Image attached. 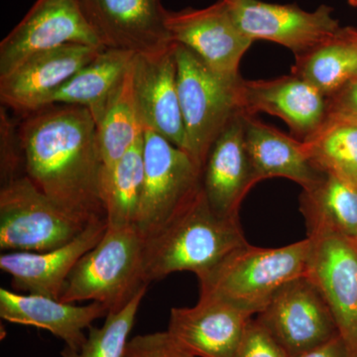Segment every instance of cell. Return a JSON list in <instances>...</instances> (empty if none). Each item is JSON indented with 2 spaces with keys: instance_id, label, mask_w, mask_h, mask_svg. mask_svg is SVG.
Instances as JSON below:
<instances>
[{
  "instance_id": "7c38bea8",
  "label": "cell",
  "mask_w": 357,
  "mask_h": 357,
  "mask_svg": "<svg viewBox=\"0 0 357 357\" xmlns=\"http://www.w3.org/2000/svg\"><path fill=\"white\" fill-rule=\"evenodd\" d=\"M103 48L66 44L32 54L0 77L1 105L22 116L49 107L54 93Z\"/></svg>"
},
{
  "instance_id": "d6a6232c",
  "label": "cell",
  "mask_w": 357,
  "mask_h": 357,
  "mask_svg": "<svg viewBox=\"0 0 357 357\" xmlns=\"http://www.w3.org/2000/svg\"><path fill=\"white\" fill-rule=\"evenodd\" d=\"M294 357H354L340 335Z\"/></svg>"
},
{
  "instance_id": "d4e9b609",
  "label": "cell",
  "mask_w": 357,
  "mask_h": 357,
  "mask_svg": "<svg viewBox=\"0 0 357 357\" xmlns=\"http://www.w3.org/2000/svg\"><path fill=\"white\" fill-rule=\"evenodd\" d=\"M132 64L112 91L102 119L96 124L102 161L100 176L112 170L144 134L134 91Z\"/></svg>"
},
{
  "instance_id": "d6986e66",
  "label": "cell",
  "mask_w": 357,
  "mask_h": 357,
  "mask_svg": "<svg viewBox=\"0 0 357 357\" xmlns=\"http://www.w3.org/2000/svg\"><path fill=\"white\" fill-rule=\"evenodd\" d=\"M241 109L278 116L288 124L299 140L318 130L328 114V100L318 89L302 77L291 74L269 81L241 83Z\"/></svg>"
},
{
  "instance_id": "30bf717a",
  "label": "cell",
  "mask_w": 357,
  "mask_h": 357,
  "mask_svg": "<svg viewBox=\"0 0 357 357\" xmlns=\"http://www.w3.org/2000/svg\"><path fill=\"white\" fill-rule=\"evenodd\" d=\"M66 44L105 47L79 0H37L0 43V77L32 54Z\"/></svg>"
},
{
  "instance_id": "2e32d148",
  "label": "cell",
  "mask_w": 357,
  "mask_h": 357,
  "mask_svg": "<svg viewBox=\"0 0 357 357\" xmlns=\"http://www.w3.org/2000/svg\"><path fill=\"white\" fill-rule=\"evenodd\" d=\"M132 69L136 102L145 129L185 151L175 43L156 53L135 55Z\"/></svg>"
},
{
  "instance_id": "8992f818",
  "label": "cell",
  "mask_w": 357,
  "mask_h": 357,
  "mask_svg": "<svg viewBox=\"0 0 357 357\" xmlns=\"http://www.w3.org/2000/svg\"><path fill=\"white\" fill-rule=\"evenodd\" d=\"M88 225L52 201L26 175L1 185V250L45 252L70 243Z\"/></svg>"
},
{
  "instance_id": "5bb4252c",
  "label": "cell",
  "mask_w": 357,
  "mask_h": 357,
  "mask_svg": "<svg viewBox=\"0 0 357 357\" xmlns=\"http://www.w3.org/2000/svg\"><path fill=\"white\" fill-rule=\"evenodd\" d=\"M103 46L135 55L156 53L173 43L161 0H79Z\"/></svg>"
},
{
  "instance_id": "277c9868",
  "label": "cell",
  "mask_w": 357,
  "mask_h": 357,
  "mask_svg": "<svg viewBox=\"0 0 357 357\" xmlns=\"http://www.w3.org/2000/svg\"><path fill=\"white\" fill-rule=\"evenodd\" d=\"M148 286L144 238L135 225L107 227L100 243L70 272L60 301L98 302L109 312H117Z\"/></svg>"
},
{
  "instance_id": "8fae6325",
  "label": "cell",
  "mask_w": 357,
  "mask_h": 357,
  "mask_svg": "<svg viewBox=\"0 0 357 357\" xmlns=\"http://www.w3.org/2000/svg\"><path fill=\"white\" fill-rule=\"evenodd\" d=\"M239 29L253 42L280 44L295 57L307 53L340 31L333 9L321 6L309 13L294 4L268 3L261 0H225Z\"/></svg>"
},
{
  "instance_id": "484cf974",
  "label": "cell",
  "mask_w": 357,
  "mask_h": 357,
  "mask_svg": "<svg viewBox=\"0 0 357 357\" xmlns=\"http://www.w3.org/2000/svg\"><path fill=\"white\" fill-rule=\"evenodd\" d=\"M144 134L109 172L100 176V190L107 227L135 225L144 183Z\"/></svg>"
},
{
  "instance_id": "cb8c5ba5",
  "label": "cell",
  "mask_w": 357,
  "mask_h": 357,
  "mask_svg": "<svg viewBox=\"0 0 357 357\" xmlns=\"http://www.w3.org/2000/svg\"><path fill=\"white\" fill-rule=\"evenodd\" d=\"M301 211L306 220L307 234L332 230L357 237V185L332 174L303 190Z\"/></svg>"
},
{
  "instance_id": "9a60e30c",
  "label": "cell",
  "mask_w": 357,
  "mask_h": 357,
  "mask_svg": "<svg viewBox=\"0 0 357 357\" xmlns=\"http://www.w3.org/2000/svg\"><path fill=\"white\" fill-rule=\"evenodd\" d=\"M252 314L227 301L199 295L194 307H172L168 333L196 357H234Z\"/></svg>"
},
{
  "instance_id": "d590c367",
  "label": "cell",
  "mask_w": 357,
  "mask_h": 357,
  "mask_svg": "<svg viewBox=\"0 0 357 357\" xmlns=\"http://www.w3.org/2000/svg\"><path fill=\"white\" fill-rule=\"evenodd\" d=\"M356 241H357V237H356Z\"/></svg>"
},
{
  "instance_id": "7a4b0ae2",
  "label": "cell",
  "mask_w": 357,
  "mask_h": 357,
  "mask_svg": "<svg viewBox=\"0 0 357 357\" xmlns=\"http://www.w3.org/2000/svg\"><path fill=\"white\" fill-rule=\"evenodd\" d=\"M248 243L238 220L220 217L203 189L152 236L144 239L149 284L176 272L201 276Z\"/></svg>"
},
{
  "instance_id": "ac0fdd59",
  "label": "cell",
  "mask_w": 357,
  "mask_h": 357,
  "mask_svg": "<svg viewBox=\"0 0 357 357\" xmlns=\"http://www.w3.org/2000/svg\"><path fill=\"white\" fill-rule=\"evenodd\" d=\"M107 229L96 220L70 243L45 252H9L0 256V269L10 275L16 291L60 300L66 281L82 257L100 243Z\"/></svg>"
},
{
  "instance_id": "44dd1931",
  "label": "cell",
  "mask_w": 357,
  "mask_h": 357,
  "mask_svg": "<svg viewBox=\"0 0 357 357\" xmlns=\"http://www.w3.org/2000/svg\"><path fill=\"white\" fill-rule=\"evenodd\" d=\"M243 123L246 147L259 182L286 178L304 190L324 175L312 163L302 140L286 135L245 112Z\"/></svg>"
},
{
  "instance_id": "836d02e7",
  "label": "cell",
  "mask_w": 357,
  "mask_h": 357,
  "mask_svg": "<svg viewBox=\"0 0 357 357\" xmlns=\"http://www.w3.org/2000/svg\"><path fill=\"white\" fill-rule=\"evenodd\" d=\"M347 2H349L351 6L357 7V0H347Z\"/></svg>"
},
{
  "instance_id": "83f0119b",
  "label": "cell",
  "mask_w": 357,
  "mask_h": 357,
  "mask_svg": "<svg viewBox=\"0 0 357 357\" xmlns=\"http://www.w3.org/2000/svg\"><path fill=\"white\" fill-rule=\"evenodd\" d=\"M147 289L141 290L121 311L109 312L100 328L91 326L88 330L86 342L79 351L65 347L61 356L126 357L129 335Z\"/></svg>"
},
{
  "instance_id": "6da1fadb",
  "label": "cell",
  "mask_w": 357,
  "mask_h": 357,
  "mask_svg": "<svg viewBox=\"0 0 357 357\" xmlns=\"http://www.w3.org/2000/svg\"><path fill=\"white\" fill-rule=\"evenodd\" d=\"M22 117L17 131L24 175L84 222L105 218L100 190L102 161L91 112L77 105H52Z\"/></svg>"
},
{
  "instance_id": "f546056e",
  "label": "cell",
  "mask_w": 357,
  "mask_h": 357,
  "mask_svg": "<svg viewBox=\"0 0 357 357\" xmlns=\"http://www.w3.org/2000/svg\"><path fill=\"white\" fill-rule=\"evenodd\" d=\"M234 357H290V356L257 319H251L246 326Z\"/></svg>"
},
{
  "instance_id": "9c48e42d",
  "label": "cell",
  "mask_w": 357,
  "mask_h": 357,
  "mask_svg": "<svg viewBox=\"0 0 357 357\" xmlns=\"http://www.w3.org/2000/svg\"><path fill=\"white\" fill-rule=\"evenodd\" d=\"M256 319L290 357L340 335L330 307L306 274L277 291Z\"/></svg>"
},
{
  "instance_id": "3957f363",
  "label": "cell",
  "mask_w": 357,
  "mask_h": 357,
  "mask_svg": "<svg viewBox=\"0 0 357 357\" xmlns=\"http://www.w3.org/2000/svg\"><path fill=\"white\" fill-rule=\"evenodd\" d=\"M310 246L309 237L278 248L244 244L198 277L199 295L220 298L255 316L285 284L306 274Z\"/></svg>"
},
{
  "instance_id": "7402d4cb",
  "label": "cell",
  "mask_w": 357,
  "mask_h": 357,
  "mask_svg": "<svg viewBox=\"0 0 357 357\" xmlns=\"http://www.w3.org/2000/svg\"><path fill=\"white\" fill-rule=\"evenodd\" d=\"M134 57L135 54L131 52L105 47L54 93L51 105L84 107L98 124L112 91L130 68Z\"/></svg>"
},
{
  "instance_id": "e0dca14e",
  "label": "cell",
  "mask_w": 357,
  "mask_h": 357,
  "mask_svg": "<svg viewBox=\"0 0 357 357\" xmlns=\"http://www.w3.org/2000/svg\"><path fill=\"white\" fill-rule=\"evenodd\" d=\"M258 182L246 147L241 112L211 145L202 173V189L218 215L238 220L243 199Z\"/></svg>"
},
{
  "instance_id": "4fadbf2b",
  "label": "cell",
  "mask_w": 357,
  "mask_h": 357,
  "mask_svg": "<svg viewBox=\"0 0 357 357\" xmlns=\"http://www.w3.org/2000/svg\"><path fill=\"white\" fill-rule=\"evenodd\" d=\"M166 26L175 43L191 49L211 69L239 76L238 67L253 41L237 26L225 0L206 8L167 11Z\"/></svg>"
},
{
  "instance_id": "f1b7e54d",
  "label": "cell",
  "mask_w": 357,
  "mask_h": 357,
  "mask_svg": "<svg viewBox=\"0 0 357 357\" xmlns=\"http://www.w3.org/2000/svg\"><path fill=\"white\" fill-rule=\"evenodd\" d=\"M24 175L17 126L3 107L0 112V178L1 185Z\"/></svg>"
},
{
  "instance_id": "ba28073f",
  "label": "cell",
  "mask_w": 357,
  "mask_h": 357,
  "mask_svg": "<svg viewBox=\"0 0 357 357\" xmlns=\"http://www.w3.org/2000/svg\"><path fill=\"white\" fill-rule=\"evenodd\" d=\"M306 275L332 312L338 333L357 357V241L332 230L307 234Z\"/></svg>"
},
{
  "instance_id": "e575fe53",
  "label": "cell",
  "mask_w": 357,
  "mask_h": 357,
  "mask_svg": "<svg viewBox=\"0 0 357 357\" xmlns=\"http://www.w3.org/2000/svg\"><path fill=\"white\" fill-rule=\"evenodd\" d=\"M354 81H356V82H357V77H356V79H354Z\"/></svg>"
},
{
  "instance_id": "5b68a950",
  "label": "cell",
  "mask_w": 357,
  "mask_h": 357,
  "mask_svg": "<svg viewBox=\"0 0 357 357\" xmlns=\"http://www.w3.org/2000/svg\"><path fill=\"white\" fill-rule=\"evenodd\" d=\"M175 43V42H174ZM185 152L203 168L211 145L241 109V76L211 69L191 49L175 43Z\"/></svg>"
},
{
  "instance_id": "603a6c76",
  "label": "cell",
  "mask_w": 357,
  "mask_h": 357,
  "mask_svg": "<svg viewBox=\"0 0 357 357\" xmlns=\"http://www.w3.org/2000/svg\"><path fill=\"white\" fill-rule=\"evenodd\" d=\"M292 74L328 98L357 77V30L340 28L332 38L296 57Z\"/></svg>"
},
{
  "instance_id": "ffe728a7",
  "label": "cell",
  "mask_w": 357,
  "mask_h": 357,
  "mask_svg": "<svg viewBox=\"0 0 357 357\" xmlns=\"http://www.w3.org/2000/svg\"><path fill=\"white\" fill-rule=\"evenodd\" d=\"M109 310L98 302L84 306L45 297L22 295L0 289V317L8 323L34 326L48 331L65 342V347L79 351L86 342L84 330L96 319L107 317Z\"/></svg>"
},
{
  "instance_id": "4316f807",
  "label": "cell",
  "mask_w": 357,
  "mask_h": 357,
  "mask_svg": "<svg viewBox=\"0 0 357 357\" xmlns=\"http://www.w3.org/2000/svg\"><path fill=\"white\" fill-rule=\"evenodd\" d=\"M314 165L357 185V119L326 114L316 132L303 141Z\"/></svg>"
},
{
  "instance_id": "1f68e13d",
  "label": "cell",
  "mask_w": 357,
  "mask_h": 357,
  "mask_svg": "<svg viewBox=\"0 0 357 357\" xmlns=\"http://www.w3.org/2000/svg\"><path fill=\"white\" fill-rule=\"evenodd\" d=\"M328 114L357 119V82L352 81L337 93L326 98Z\"/></svg>"
},
{
  "instance_id": "52a82bcc",
  "label": "cell",
  "mask_w": 357,
  "mask_h": 357,
  "mask_svg": "<svg viewBox=\"0 0 357 357\" xmlns=\"http://www.w3.org/2000/svg\"><path fill=\"white\" fill-rule=\"evenodd\" d=\"M144 183L135 227L143 238L168 222L202 189L203 168L191 155L145 129Z\"/></svg>"
},
{
  "instance_id": "4dcf8cb0",
  "label": "cell",
  "mask_w": 357,
  "mask_h": 357,
  "mask_svg": "<svg viewBox=\"0 0 357 357\" xmlns=\"http://www.w3.org/2000/svg\"><path fill=\"white\" fill-rule=\"evenodd\" d=\"M126 357H196L183 349L172 335L156 332L136 335L129 340Z\"/></svg>"
}]
</instances>
